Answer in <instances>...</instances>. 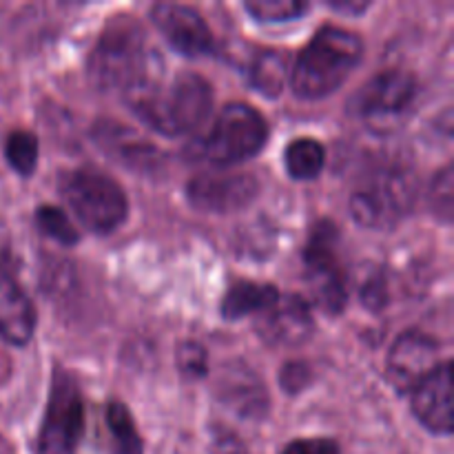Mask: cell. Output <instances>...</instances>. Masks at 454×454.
Returning a JSON list of instances; mask_svg holds the SVG:
<instances>
[{
  "label": "cell",
  "instance_id": "obj_23",
  "mask_svg": "<svg viewBox=\"0 0 454 454\" xmlns=\"http://www.w3.org/2000/svg\"><path fill=\"white\" fill-rule=\"evenodd\" d=\"M244 7L260 22L297 20L309 12V4L301 0H248Z\"/></svg>",
  "mask_w": 454,
  "mask_h": 454
},
{
  "label": "cell",
  "instance_id": "obj_22",
  "mask_svg": "<svg viewBox=\"0 0 454 454\" xmlns=\"http://www.w3.org/2000/svg\"><path fill=\"white\" fill-rule=\"evenodd\" d=\"M4 155L12 168L20 176H31L38 164V137L31 131H13L9 133L4 142Z\"/></svg>",
  "mask_w": 454,
  "mask_h": 454
},
{
  "label": "cell",
  "instance_id": "obj_24",
  "mask_svg": "<svg viewBox=\"0 0 454 454\" xmlns=\"http://www.w3.org/2000/svg\"><path fill=\"white\" fill-rule=\"evenodd\" d=\"M35 222H38L40 231L44 235H49L56 242L65 244V247H74L80 239L78 231L71 224V220L67 217V213L58 207H40L35 213Z\"/></svg>",
  "mask_w": 454,
  "mask_h": 454
},
{
  "label": "cell",
  "instance_id": "obj_4",
  "mask_svg": "<svg viewBox=\"0 0 454 454\" xmlns=\"http://www.w3.org/2000/svg\"><path fill=\"white\" fill-rule=\"evenodd\" d=\"M60 193L82 226L91 233L106 235L122 226L129 215L124 191L111 177L80 168L62 176Z\"/></svg>",
  "mask_w": 454,
  "mask_h": 454
},
{
  "label": "cell",
  "instance_id": "obj_6",
  "mask_svg": "<svg viewBox=\"0 0 454 454\" xmlns=\"http://www.w3.org/2000/svg\"><path fill=\"white\" fill-rule=\"evenodd\" d=\"M415 200V182L408 173L384 171L372 177L364 189L350 200V213L355 222L364 229L388 231L403 220L412 208Z\"/></svg>",
  "mask_w": 454,
  "mask_h": 454
},
{
  "label": "cell",
  "instance_id": "obj_28",
  "mask_svg": "<svg viewBox=\"0 0 454 454\" xmlns=\"http://www.w3.org/2000/svg\"><path fill=\"white\" fill-rule=\"evenodd\" d=\"M284 454H340V448L331 439H297L284 448Z\"/></svg>",
  "mask_w": 454,
  "mask_h": 454
},
{
  "label": "cell",
  "instance_id": "obj_29",
  "mask_svg": "<svg viewBox=\"0 0 454 454\" xmlns=\"http://www.w3.org/2000/svg\"><path fill=\"white\" fill-rule=\"evenodd\" d=\"M362 295H364V304L372 306V309H380V306L384 304V300H386L384 284L375 282V279H372V282H368L366 286H364Z\"/></svg>",
  "mask_w": 454,
  "mask_h": 454
},
{
  "label": "cell",
  "instance_id": "obj_15",
  "mask_svg": "<svg viewBox=\"0 0 454 454\" xmlns=\"http://www.w3.org/2000/svg\"><path fill=\"white\" fill-rule=\"evenodd\" d=\"M412 412L437 434L452 433V366L439 364L437 371L412 390Z\"/></svg>",
  "mask_w": 454,
  "mask_h": 454
},
{
  "label": "cell",
  "instance_id": "obj_17",
  "mask_svg": "<svg viewBox=\"0 0 454 454\" xmlns=\"http://www.w3.org/2000/svg\"><path fill=\"white\" fill-rule=\"evenodd\" d=\"M222 397L244 417H260L269 406L264 384L244 364L222 380Z\"/></svg>",
  "mask_w": 454,
  "mask_h": 454
},
{
  "label": "cell",
  "instance_id": "obj_10",
  "mask_svg": "<svg viewBox=\"0 0 454 454\" xmlns=\"http://www.w3.org/2000/svg\"><path fill=\"white\" fill-rule=\"evenodd\" d=\"M257 191L260 186L248 173H207L186 184V200L198 211L226 215L247 208Z\"/></svg>",
  "mask_w": 454,
  "mask_h": 454
},
{
  "label": "cell",
  "instance_id": "obj_11",
  "mask_svg": "<svg viewBox=\"0 0 454 454\" xmlns=\"http://www.w3.org/2000/svg\"><path fill=\"white\" fill-rule=\"evenodd\" d=\"M439 368V346L419 331L403 333L388 353L386 372L397 393H412Z\"/></svg>",
  "mask_w": 454,
  "mask_h": 454
},
{
  "label": "cell",
  "instance_id": "obj_1",
  "mask_svg": "<svg viewBox=\"0 0 454 454\" xmlns=\"http://www.w3.org/2000/svg\"><path fill=\"white\" fill-rule=\"evenodd\" d=\"M133 114L162 136H184L207 120L213 106V89L202 75L180 74L168 82L158 78V71L133 84L127 93Z\"/></svg>",
  "mask_w": 454,
  "mask_h": 454
},
{
  "label": "cell",
  "instance_id": "obj_26",
  "mask_svg": "<svg viewBox=\"0 0 454 454\" xmlns=\"http://www.w3.org/2000/svg\"><path fill=\"white\" fill-rule=\"evenodd\" d=\"M430 202L437 215H442L443 220H450L452 213V168L446 167L437 176L433 184V193H430Z\"/></svg>",
  "mask_w": 454,
  "mask_h": 454
},
{
  "label": "cell",
  "instance_id": "obj_30",
  "mask_svg": "<svg viewBox=\"0 0 454 454\" xmlns=\"http://www.w3.org/2000/svg\"><path fill=\"white\" fill-rule=\"evenodd\" d=\"M331 4L333 9H337V12H350V13H362V12H366L368 7H371V4L368 3H328Z\"/></svg>",
  "mask_w": 454,
  "mask_h": 454
},
{
  "label": "cell",
  "instance_id": "obj_2",
  "mask_svg": "<svg viewBox=\"0 0 454 454\" xmlns=\"http://www.w3.org/2000/svg\"><path fill=\"white\" fill-rule=\"evenodd\" d=\"M364 58L357 34L341 27H324L306 44L291 71V87L301 100H319L335 93Z\"/></svg>",
  "mask_w": 454,
  "mask_h": 454
},
{
  "label": "cell",
  "instance_id": "obj_20",
  "mask_svg": "<svg viewBox=\"0 0 454 454\" xmlns=\"http://www.w3.org/2000/svg\"><path fill=\"white\" fill-rule=\"evenodd\" d=\"M248 80L266 98H278L286 82V56L279 51L260 53L248 69Z\"/></svg>",
  "mask_w": 454,
  "mask_h": 454
},
{
  "label": "cell",
  "instance_id": "obj_14",
  "mask_svg": "<svg viewBox=\"0 0 454 454\" xmlns=\"http://www.w3.org/2000/svg\"><path fill=\"white\" fill-rule=\"evenodd\" d=\"M309 301L297 295H279L269 310L260 313L257 333L270 346H300L313 335Z\"/></svg>",
  "mask_w": 454,
  "mask_h": 454
},
{
  "label": "cell",
  "instance_id": "obj_3",
  "mask_svg": "<svg viewBox=\"0 0 454 454\" xmlns=\"http://www.w3.org/2000/svg\"><path fill=\"white\" fill-rule=\"evenodd\" d=\"M153 60L146 51L145 29L133 18L114 16L89 56V80L100 91L120 89L127 93L133 84L155 71Z\"/></svg>",
  "mask_w": 454,
  "mask_h": 454
},
{
  "label": "cell",
  "instance_id": "obj_9",
  "mask_svg": "<svg viewBox=\"0 0 454 454\" xmlns=\"http://www.w3.org/2000/svg\"><path fill=\"white\" fill-rule=\"evenodd\" d=\"M417 96V82L406 71H384L368 80L348 102L350 114L371 122L399 118Z\"/></svg>",
  "mask_w": 454,
  "mask_h": 454
},
{
  "label": "cell",
  "instance_id": "obj_12",
  "mask_svg": "<svg viewBox=\"0 0 454 454\" xmlns=\"http://www.w3.org/2000/svg\"><path fill=\"white\" fill-rule=\"evenodd\" d=\"M151 20L177 53L189 58L213 51V34L202 13L189 4L158 3L151 7Z\"/></svg>",
  "mask_w": 454,
  "mask_h": 454
},
{
  "label": "cell",
  "instance_id": "obj_8",
  "mask_svg": "<svg viewBox=\"0 0 454 454\" xmlns=\"http://www.w3.org/2000/svg\"><path fill=\"white\" fill-rule=\"evenodd\" d=\"M306 286L315 304L326 313H340L346 304V282L337 260V229L319 222L310 233L304 251Z\"/></svg>",
  "mask_w": 454,
  "mask_h": 454
},
{
  "label": "cell",
  "instance_id": "obj_27",
  "mask_svg": "<svg viewBox=\"0 0 454 454\" xmlns=\"http://www.w3.org/2000/svg\"><path fill=\"white\" fill-rule=\"evenodd\" d=\"M310 381V368L301 362H291L282 368V388L286 393H301Z\"/></svg>",
  "mask_w": 454,
  "mask_h": 454
},
{
  "label": "cell",
  "instance_id": "obj_25",
  "mask_svg": "<svg viewBox=\"0 0 454 454\" xmlns=\"http://www.w3.org/2000/svg\"><path fill=\"white\" fill-rule=\"evenodd\" d=\"M207 350L198 341H182L177 348V366L191 380H200L207 375Z\"/></svg>",
  "mask_w": 454,
  "mask_h": 454
},
{
  "label": "cell",
  "instance_id": "obj_16",
  "mask_svg": "<svg viewBox=\"0 0 454 454\" xmlns=\"http://www.w3.org/2000/svg\"><path fill=\"white\" fill-rule=\"evenodd\" d=\"M35 309L22 288L0 269V337L13 346H25L34 337Z\"/></svg>",
  "mask_w": 454,
  "mask_h": 454
},
{
  "label": "cell",
  "instance_id": "obj_5",
  "mask_svg": "<svg viewBox=\"0 0 454 454\" xmlns=\"http://www.w3.org/2000/svg\"><path fill=\"white\" fill-rule=\"evenodd\" d=\"M269 140V124L253 106H224L211 131L198 142V158L215 167L244 162L260 153Z\"/></svg>",
  "mask_w": 454,
  "mask_h": 454
},
{
  "label": "cell",
  "instance_id": "obj_19",
  "mask_svg": "<svg viewBox=\"0 0 454 454\" xmlns=\"http://www.w3.org/2000/svg\"><path fill=\"white\" fill-rule=\"evenodd\" d=\"M284 164L293 180H315L326 164V151L313 137H300L288 145Z\"/></svg>",
  "mask_w": 454,
  "mask_h": 454
},
{
  "label": "cell",
  "instance_id": "obj_18",
  "mask_svg": "<svg viewBox=\"0 0 454 454\" xmlns=\"http://www.w3.org/2000/svg\"><path fill=\"white\" fill-rule=\"evenodd\" d=\"M282 293L270 284H235L222 300V317L235 322L247 315H260L278 301Z\"/></svg>",
  "mask_w": 454,
  "mask_h": 454
},
{
  "label": "cell",
  "instance_id": "obj_21",
  "mask_svg": "<svg viewBox=\"0 0 454 454\" xmlns=\"http://www.w3.org/2000/svg\"><path fill=\"white\" fill-rule=\"evenodd\" d=\"M106 424H109L118 454H142V439L137 434L136 421H133L131 412L127 411L124 403H111L109 411H106Z\"/></svg>",
  "mask_w": 454,
  "mask_h": 454
},
{
  "label": "cell",
  "instance_id": "obj_13",
  "mask_svg": "<svg viewBox=\"0 0 454 454\" xmlns=\"http://www.w3.org/2000/svg\"><path fill=\"white\" fill-rule=\"evenodd\" d=\"M93 137L106 155L137 173H158L164 167V153L158 146L120 122L102 120L93 127Z\"/></svg>",
  "mask_w": 454,
  "mask_h": 454
},
{
  "label": "cell",
  "instance_id": "obj_7",
  "mask_svg": "<svg viewBox=\"0 0 454 454\" xmlns=\"http://www.w3.org/2000/svg\"><path fill=\"white\" fill-rule=\"evenodd\" d=\"M84 430L82 395L75 377L58 371L38 437V454H75Z\"/></svg>",
  "mask_w": 454,
  "mask_h": 454
}]
</instances>
